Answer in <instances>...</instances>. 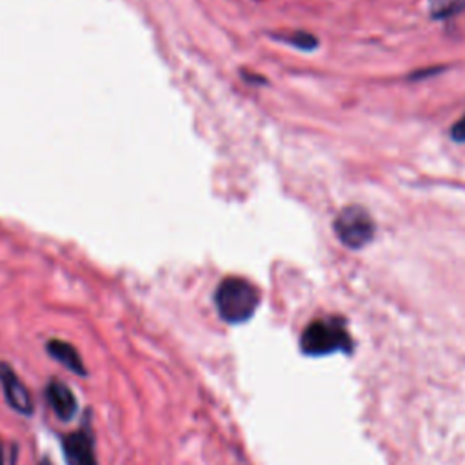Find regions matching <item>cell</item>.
Masks as SVG:
<instances>
[{"label":"cell","instance_id":"7c38bea8","mask_svg":"<svg viewBox=\"0 0 465 465\" xmlns=\"http://www.w3.org/2000/svg\"><path fill=\"white\" fill-rule=\"evenodd\" d=\"M38 465H53V461H51L49 458H44V460H42Z\"/></svg>","mask_w":465,"mask_h":465},{"label":"cell","instance_id":"52a82bcc","mask_svg":"<svg viewBox=\"0 0 465 465\" xmlns=\"http://www.w3.org/2000/svg\"><path fill=\"white\" fill-rule=\"evenodd\" d=\"M45 349H47V352H49L51 358H54L56 361H60V363H62L67 371H71L73 374H78V376H82V378L87 376V369H85V365H84V361H82V356H80V352L76 351L74 345H71V343H67V341H64V340L54 338V340H49V341H47Z\"/></svg>","mask_w":465,"mask_h":465},{"label":"cell","instance_id":"ba28073f","mask_svg":"<svg viewBox=\"0 0 465 465\" xmlns=\"http://www.w3.org/2000/svg\"><path fill=\"white\" fill-rule=\"evenodd\" d=\"M429 9L434 18H450L465 9V0H429Z\"/></svg>","mask_w":465,"mask_h":465},{"label":"cell","instance_id":"30bf717a","mask_svg":"<svg viewBox=\"0 0 465 465\" xmlns=\"http://www.w3.org/2000/svg\"><path fill=\"white\" fill-rule=\"evenodd\" d=\"M450 136L456 140V142H461L465 143V114L452 125L450 129Z\"/></svg>","mask_w":465,"mask_h":465},{"label":"cell","instance_id":"3957f363","mask_svg":"<svg viewBox=\"0 0 465 465\" xmlns=\"http://www.w3.org/2000/svg\"><path fill=\"white\" fill-rule=\"evenodd\" d=\"M334 232L347 247L360 249L372 240L374 222L363 207L351 205L338 213L334 220Z\"/></svg>","mask_w":465,"mask_h":465},{"label":"cell","instance_id":"5b68a950","mask_svg":"<svg viewBox=\"0 0 465 465\" xmlns=\"http://www.w3.org/2000/svg\"><path fill=\"white\" fill-rule=\"evenodd\" d=\"M0 383L4 389V398L13 411L22 416H31L35 412V403L27 387L7 361H0Z\"/></svg>","mask_w":465,"mask_h":465},{"label":"cell","instance_id":"8fae6325","mask_svg":"<svg viewBox=\"0 0 465 465\" xmlns=\"http://www.w3.org/2000/svg\"><path fill=\"white\" fill-rule=\"evenodd\" d=\"M0 465H5V461H4V447H2V441H0Z\"/></svg>","mask_w":465,"mask_h":465},{"label":"cell","instance_id":"8992f818","mask_svg":"<svg viewBox=\"0 0 465 465\" xmlns=\"http://www.w3.org/2000/svg\"><path fill=\"white\" fill-rule=\"evenodd\" d=\"M45 400L53 409L54 416L62 421H71L78 411L76 396L64 381L51 380L45 387Z\"/></svg>","mask_w":465,"mask_h":465},{"label":"cell","instance_id":"6da1fadb","mask_svg":"<svg viewBox=\"0 0 465 465\" xmlns=\"http://www.w3.org/2000/svg\"><path fill=\"white\" fill-rule=\"evenodd\" d=\"M258 302V289L249 280L240 276H229L222 280L214 294L216 309L220 316L229 323L249 320L256 311Z\"/></svg>","mask_w":465,"mask_h":465},{"label":"cell","instance_id":"7a4b0ae2","mask_svg":"<svg viewBox=\"0 0 465 465\" xmlns=\"http://www.w3.org/2000/svg\"><path fill=\"white\" fill-rule=\"evenodd\" d=\"M347 347H351V338L338 318L314 320L302 334V349L309 354H327Z\"/></svg>","mask_w":465,"mask_h":465},{"label":"cell","instance_id":"9c48e42d","mask_svg":"<svg viewBox=\"0 0 465 465\" xmlns=\"http://www.w3.org/2000/svg\"><path fill=\"white\" fill-rule=\"evenodd\" d=\"M285 40L292 45H298L300 49H312L316 45V38L307 33H294L291 36H285Z\"/></svg>","mask_w":465,"mask_h":465},{"label":"cell","instance_id":"277c9868","mask_svg":"<svg viewBox=\"0 0 465 465\" xmlns=\"http://www.w3.org/2000/svg\"><path fill=\"white\" fill-rule=\"evenodd\" d=\"M62 454L67 465H96L94 438L89 425H84L62 438Z\"/></svg>","mask_w":465,"mask_h":465}]
</instances>
